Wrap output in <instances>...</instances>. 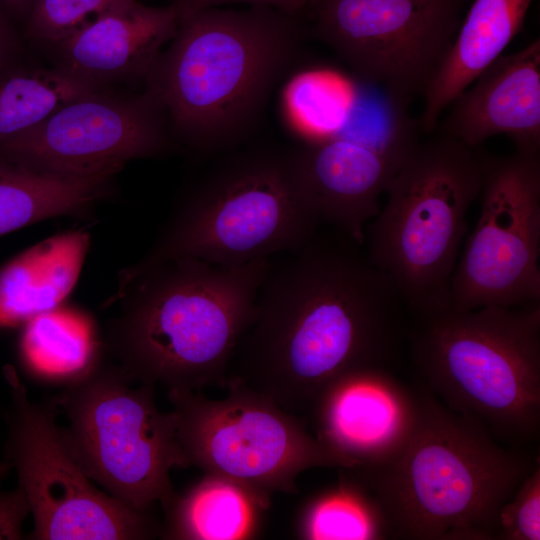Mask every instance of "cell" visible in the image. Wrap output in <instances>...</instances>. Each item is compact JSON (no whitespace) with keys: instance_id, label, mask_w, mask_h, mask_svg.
Instances as JSON below:
<instances>
[{"instance_id":"cell-8","label":"cell","mask_w":540,"mask_h":540,"mask_svg":"<svg viewBox=\"0 0 540 540\" xmlns=\"http://www.w3.org/2000/svg\"><path fill=\"white\" fill-rule=\"evenodd\" d=\"M119 366L101 364L56 396L68 420L63 438L86 475L110 496L140 511L176 492L173 467H187L177 418L156 405L154 386L132 388Z\"/></svg>"},{"instance_id":"cell-22","label":"cell","mask_w":540,"mask_h":540,"mask_svg":"<svg viewBox=\"0 0 540 540\" xmlns=\"http://www.w3.org/2000/svg\"><path fill=\"white\" fill-rule=\"evenodd\" d=\"M111 180L48 174L0 158V237L43 220L87 214L110 195Z\"/></svg>"},{"instance_id":"cell-24","label":"cell","mask_w":540,"mask_h":540,"mask_svg":"<svg viewBox=\"0 0 540 540\" xmlns=\"http://www.w3.org/2000/svg\"><path fill=\"white\" fill-rule=\"evenodd\" d=\"M299 535L311 540H371L389 537L372 494L349 472L314 497L299 520Z\"/></svg>"},{"instance_id":"cell-4","label":"cell","mask_w":540,"mask_h":540,"mask_svg":"<svg viewBox=\"0 0 540 540\" xmlns=\"http://www.w3.org/2000/svg\"><path fill=\"white\" fill-rule=\"evenodd\" d=\"M415 425L384 463L345 469L375 498L389 537L496 539L498 513L539 462L504 447L477 418L418 389Z\"/></svg>"},{"instance_id":"cell-19","label":"cell","mask_w":540,"mask_h":540,"mask_svg":"<svg viewBox=\"0 0 540 540\" xmlns=\"http://www.w3.org/2000/svg\"><path fill=\"white\" fill-rule=\"evenodd\" d=\"M83 230L47 238L0 269V325L16 327L62 304L75 287L90 247Z\"/></svg>"},{"instance_id":"cell-26","label":"cell","mask_w":540,"mask_h":540,"mask_svg":"<svg viewBox=\"0 0 540 540\" xmlns=\"http://www.w3.org/2000/svg\"><path fill=\"white\" fill-rule=\"evenodd\" d=\"M496 539H540L539 462L521 481L498 513Z\"/></svg>"},{"instance_id":"cell-12","label":"cell","mask_w":540,"mask_h":540,"mask_svg":"<svg viewBox=\"0 0 540 540\" xmlns=\"http://www.w3.org/2000/svg\"><path fill=\"white\" fill-rule=\"evenodd\" d=\"M477 224L458 258L451 308L540 302V154L482 155Z\"/></svg>"},{"instance_id":"cell-21","label":"cell","mask_w":540,"mask_h":540,"mask_svg":"<svg viewBox=\"0 0 540 540\" xmlns=\"http://www.w3.org/2000/svg\"><path fill=\"white\" fill-rule=\"evenodd\" d=\"M269 499L227 478L206 474L164 508L161 535L180 540L251 538Z\"/></svg>"},{"instance_id":"cell-5","label":"cell","mask_w":540,"mask_h":540,"mask_svg":"<svg viewBox=\"0 0 540 540\" xmlns=\"http://www.w3.org/2000/svg\"><path fill=\"white\" fill-rule=\"evenodd\" d=\"M412 362L425 388L453 411L479 419L502 441L540 430V302L487 305L414 318Z\"/></svg>"},{"instance_id":"cell-3","label":"cell","mask_w":540,"mask_h":540,"mask_svg":"<svg viewBox=\"0 0 540 540\" xmlns=\"http://www.w3.org/2000/svg\"><path fill=\"white\" fill-rule=\"evenodd\" d=\"M305 36L300 17L270 7L206 9L179 23L146 89L185 144L229 149L253 131Z\"/></svg>"},{"instance_id":"cell-15","label":"cell","mask_w":540,"mask_h":540,"mask_svg":"<svg viewBox=\"0 0 540 540\" xmlns=\"http://www.w3.org/2000/svg\"><path fill=\"white\" fill-rule=\"evenodd\" d=\"M418 139L377 144L329 135L291 150L298 180L321 222L359 245L380 199Z\"/></svg>"},{"instance_id":"cell-10","label":"cell","mask_w":540,"mask_h":540,"mask_svg":"<svg viewBox=\"0 0 540 540\" xmlns=\"http://www.w3.org/2000/svg\"><path fill=\"white\" fill-rule=\"evenodd\" d=\"M228 385L229 395L220 400L195 391H168L187 466L268 499L274 491L296 492V478L306 469L344 468L292 413L244 386Z\"/></svg>"},{"instance_id":"cell-2","label":"cell","mask_w":540,"mask_h":540,"mask_svg":"<svg viewBox=\"0 0 540 540\" xmlns=\"http://www.w3.org/2000/svg\"><path fill=\"white\" fill-rule=\"evenodd\" d=\"M269 258L237 266L174 257L119 276L107 346L131 381L169 391L224 384L250 325Z\"/></svg>"},{"instance_id":"cell-16","label":"cell","mask_w":540,"mask_h":540,"mask_svg":"<svg viewBox=\"0 0 540 540\" xmlns=\"http://www.w3.org/2000/svg\"><path fill=\"white\" fill-rule=\"evenodd\" d=\"M439 134L475 148L505 135L517 151L540 153V39L502 54L449 105Z\"/></svg>"},{"instance_id":"cell-27","label":"cell","mask_w":540,"mask_h":540,"mask_svg":"<svg viewBox=\"0 0 540 540\" xmlns=\"http://www.w3.org/2000/svg\"><path fill=\"white\" fill-rule=\"evenodd\" d=\"M236 3L270 7L301 18L307 13L310 0H174L171 5L180 23L203 10Z\"/></svg>"},{"instance_id":"cell-1","label":"cell","mask_w":540,"mask_h":540,"mask_svg":"<svg viewBox=\"0 0 540 540\" xmlns=\"http://www.w3.org/2000/svg\"><path fill=\"white\" fill-rule=\"evenodd\" d=\"M362 248L341 232L317 231L279 267L271 264L226 383L292 413L311 410L348 371L385 368L407 334L408 312Z\"/></svg>"},{"instance_id":"cell-13","label":"cell","mask_w":540,"mask_h":540,"mask_svg":"<svg viewBox=\"0 0 540 540\" xmlns=\"http://www.w3.org/2000/svg\"><path fill=\"white\" fill-rule=\"evenodd\" d=\"M168 128L165 110L147 89H97L0 144V158L59 176L113 177L129 161L165 153Z\"/></svg>"},{"instance_id":"cell-29","label":"cell","mask_w":540,"mask_h":540,"mask_svg":"<svg viewBox=\"0 0 540 540\" xmlns=\"http://www.w3.org/2000/svg\"><path fill=\"white\" fill-rule=\"evenodd\" d=\"M10 17L0 5V73L9 65L16 62L21 45L13 29Z\"/></svg>"},{"instance_id":"cell-14","label":"cell","mask_w":540,"mask_h":540,"mask_svg":"<svg viewBox=\"0 0 540 540\" xmlns=\"http://www.w3.org/2000/svg\"><path fill=\"white\" fill-rule=\"evenodd\" d=\"M418 409L417 390H409L381 367L340 375L311 408L316 439L344 469L372 468L391 458L410 435Z\"/></svg>"},{"instance_id":"cell-30","label":"cell","mask_w":540,"mask_h":540,"mask_svg":"<svg viewBox=\"0 0 540 540\" xmlns=\"http://www.w3.org/2000/svg\"><path fill=\"white\" fill-rule=\"evenodd\" d=\"M34 0H0V5L10 18L25 22Z\"/></svg>"},{"instance_id":"cell-25","label":"cell","mask_w":540,"mask_h":540,"mask_svg":"<svg viewBox=\"0 0 540 540\" xmlns=\"http://www.w3.org/2000/svg\"><path fill=\"white\" fill-rule=\"evenodd\" d=\"M127 1L34 0L25 20V36L54 46Z\"/></svg>"},{"instance_id":"cell-23","label":"cell","mask_w":540,"mask_h":540,"mask_svg":"<svg viewBox=\"0 0 540 540\" xmlns=\"http://www.w3.org/2000/svg\"><path fill=\"white\" fill-rule=\"evenodd\" d=\"M97 88L54 67L12 63L0 73V144L37 127L70 101Z\"/></svg>"},{"instance_id":"cell-11","label":"cell","mask_w":540,"mask_h":540,"mask_svg":"<svg viewBox=\"0 0 540 540\" xmlns=\"http://www.w3.org/2000/svg\"><path fill=\"white\" fill-rule=\"evenodd\" d=\"M467 0H310L312 32L363 84L406 110L425 95Z\"/></svg>"},{"instance_id":"cell-31","label":"cell","mask_w":540,"mask_h":540,"mask_svg":"<svg viewBox=\"0 0 540 540\" xmlns=\"http://www.w3.org/2000/svg\"><path fill=\"white\" fill-rule=\"evenodd\" d=\"M11 466L6 461H0V481L11 471Z\"/></svg>"},{"instance_id":"cell-9","label":"cell","mask_w":540,"mask_h":540,"mask_svg":"<svg viewBox=\"0 0 540 540\" xmlns=\"http://www.w3.org/2000/svg\"><path fill=\"white\" fill-rule=\"evenodd\" d=\"M10 402L4 412V461L17 474L34 526L33 540H139L161 535L149 511L134 509L86 475L57 425L55 397L32 401L16 369L6 365Z\"/></svg>"},{"instance_id":"cell-32","label":"cell","mask_w":540,"mask_h":540,"mask_svg":"<svg viewBox=\"0 0 540 540\" xmlns=\"http://www.w3.org/2000/svg\"><path fill=\"white\" fill-rule=\"evenodd\" d=\"M1 328H2V327H1V325H0V329H1Z\"/></svg>"},{"instance_id":"cell-20","label":"cell","mask_w":540,"mask_h":540,"mask_svg":"<svg viewBox=\"0 0 540 540\" xmlns=\"http://www.w3.org/2000/svg\"><path fill=\"white\" fill-rule=\"evenodd\" d=\"M100 350L93 319L62 305L23 324L19 341L24 371L40 384L64 388L100 365Z\"/></svg>"},{"instance_id":"cell-17","label":"cell","mask_w":540,"mask_h":540,"mask_svg":"<svg viewBox=\"0 0 540 540\" xmlns=\"http://www.w3.org/2000/svg\"><path fill=\"white\" fill-rule=\"evenodd\" d=\"M179 21L172 5L129 0L52 46L55 67L97 88L146 78Z\"/></svg>"},{"instance_id":"cell-6","label":"cell","mask_w":540,"mask_h":540,"mask_svg":"<svg viewBox=\"0 0 540 540\" xmlns=\"http://www.w3.org/2000/svg\"><path fill=\"white\" fill-rule=\"evenodd\" d=\"M482 183V160L474 148L440 134L418 141L389 182L384 206L367 224L365 252L413 318L450 307L467 213Z\"/></svg>"},{"instance_id":"cell-28","label":"cell","mask_w":540,"mask_h":540,"mask_svg":"<svg viewBox=\"0 0 540 540\" xmlns=\"http://www.w3.org/2000/svg\"><path fill=\"white\" fill-rule=\"evenodd\" d=\"M31 514L24 491L17 486L13 490L0 491V539L23 538V525Z\"/></svg>"},{"instance_id":"cell-7","label":"cell","mask_w":540,"mask_h":540,"mask_svg":"<svg viewBox=\"0 0 540 540\" xmlns=\"http://www.w3.org/2000/svg\"><path fill=\"white\" fill-rule=\"evenodd\" d=\"M320 223L291 150L251 149L226 157L198 182L138 264L193 257L237 266L300 249Z\"/></svg>"},{"instance_id":"cell-18","label":"cell","mask_w":540,"mask_h":540,"mask_svg":"<svg viewBox=\"0 0 540 540\" xmlns=\"http://www.w3.org/2000/svg\"><path fill=\"white\" fill-rule=\"evenodd\" d=\"M532 0H474L450 51L427 89L419 127L436 130L441 114L475 78L501 56L519 33Z\"/></svg>"}]
</instances>
